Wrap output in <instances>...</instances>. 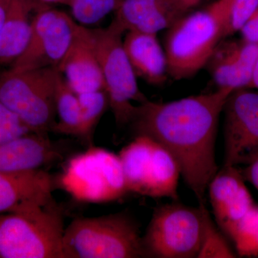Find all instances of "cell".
<instances>
[{
  "label": "cell",
  "mask_w": 258,
  "mask_h": 258,
  "mask_svg": "<svg viewBox=\"0 0 258 258\" xmlns=\"http://www.w3.org/2000/svg\"><path fill=\"white\" fill-rule=\"evenodd\" d=\"M91 29L110 108L118 125L129 124L137 106L148 98L141 91L123 46L125 33L113 20L104 28Z\"/></svg>",
  "instance_id": "ba28073f"
},
{
  "label": "cell",
  "mask_w": 258,
  "mask_h": 258,
  "mask_svg": "<svg viewBox=\"0 0 258 258\" xmlns=\"http://www.w3.org/2000/svg\"><path fill=\"white\" fill-rule=\"evenodd\" d=\"M208 189L217 224L229 237L237 222L255 205L245 180L237 166H223Z\"/></svg>",
  "instance_id": "8fae6325"
},
{
  "label": "cell",
  "mask_w": 258,
  "mask_h": 258,
  "mask_svg": "<svg viewBox=\"0 0 258 258\" xmlns=\"http://www.w3.org/2000/svg\"><path fill=\"white\" fill-rule=\"evenodd\" d=\"M64 229L55 203L0 214V258H64Z\"/></svg>",
  "instance_id": "3957f363"
},
{
  "label": "cell",
  "mask_w": 258,
  "mask_h": 258,
  "mask_svg": "<svg viewBox=\"0 0 258 258\" xmlns=\"http://www.w3.org/2000/svg\"><path fill=\"white\" fill-rule=\"evenodd\" d=\"M123 46L137 79L153 86L165 83L169 76L167 59L157 35L126 32Z\"/></svg>",
  "instance_id": "ac0fdd59"
},
{
  "label": "cell",
  "mask_w": 258,
  "mask_h": 258,
  "mask_svg": "<svg viewBox=\"0 0 258 258\" xmlns=\"http://www.w3.org/2000/svg\"><path fill=\"white\" fill-rule=\"evenodd\" d=\"M59 72L78 95L105 90L91 29L80 25Z\"/></svg>",
  "instance_id": "7c38bea8"
},
{
  "label": "cell",
  "mask_w": 258,
  "mask_h": 258,
  "mask_svg": "<svg viewBox=\"0 0 258 258\" xmlns=\"http://www.w3.org/2000/svg\"><path fill=\"white\" fill-rule=\"evenodd\" d=\"M59 158L60 151L47 134L29 132L0 144V171L3 172L42 169Z\"/></svg>",
  "instance_id": "2e32d148"
},
{
  "label": "cell",
  "mask_w": 258,
  "mask_h": 258,
  "mask_svg": "<svg viewBox=\"0 0 258 258\" xmlns=\"http://www.w3.org/2000/svg\"><path fill=\"white\" fill-rule=\"evenodd\" d=\"M64 258L145 257L139 226L125 213L74 220L64 229Z\"/></svg>",
  "instance_id": "277c9868"
},
{
  "label": "cell",
  "mask_w": 258,
  "mask_h": 258,
  "mask_svg": "<svg viewBox=\"0 0 258 258\" xmlns=\"http://www.w3.org/2000/svg\"><path fill=\"white\" fill-rule=\"evenodd\" d=\"M53 68L0 72V102L30 132L47 134L55 124V94L59 76Z\"/></svg>",
  "instance_id": "5b68a950"
},
{
  "label": "cell",
  "mask_w": 258,
  "mask_h": 258,
  "mask_svg": "<svg viewBox=\"0 0 258 258\" xmlns=\"http://www.w3.org/2000/svg\"><path fill=\"white\" fill-rule=\"evenodd\" d=\"M236 254L227 243L223 235L212 221L210 214H208L205 222V231L201 247L198 257H235Z\"/></svg>",
  "instance_id": "cb8c5ba5"
},
{
  "label": "cell",
  "mask_w": 258,
  "mask_h": 258,
  "mask_svg": "<svg viewBox=\"0 0 258 258\" xmlns=\"http://www.w3.org/2000/svg\"><path fill=\"white\" fill-rule=\"evenodd\" d=\"M223 112V166L247 165L258 158V90L243 88L232 91Z\"/></svg>",
  "instance_id": "30bf717a"
},
{
  "label": "cell",
  "mask_w": 258,
  "mask_h": 258,
  "mask_svg": "<svg viewBox=\"0 0 258 258\" xmlns=\"http://www.w3.org/2000/svg\"><path fill=\"white\" fill-rule=\"evenodd\" d=\"M229 237L241 257H257L258 205H254L242 217Z\"/></svg>",
  "instance_id": "7402d4cb"
},
{
  "label": "cell",
  "mask_w": 258,
  "mask_h": 258,
  "mask_svg": "<svg viewBox=\"0 0 258 258\" xmlns=\"http://www.w3.org/2000/svg\"><path fill=\"white\" fill-rule=\"evenodd\" d=\"M59 184L80 203H110L128 192L118 155L93 146L69 159Z\"/></svg>",
  "instance_id": "52a82bcc"
},
{
  "label": "cell",
  "mask_w": 258,
  "mask_h": 258,
  "mask_svg": "<svg viewBox=\"0 0 258 258\" xmlns=\"http://www.w3.org/2000/svg\"><path fill=\"white\" fill-rule=\"evenodd\" d=\"M185 14L173 0H123L113 20L125 32L157 35Z\"/></svg>",
  "instance_id": "9a60e30c"
},
{
  "label": "cell",
  "mask_w": 258,
  "mask_h": 258,
  "mask_svg": "<svg viewBox=\"0 0 258 258\" xmlns=\"http://www.w3.org/2000/svg\"><path fill=\"white\" fill-rule=\"evenodd\" d=\"M78 26L74 18L63 11L50 6L39 10L32 21L28 47L11 67L58 69L71 47Z\"/></svg>",
  "instance_id": "9c48e42d"
},
{
  "label": "cell",
  "mask_w": 258,
  "mask_h": 258,
  "mask_svg": "<svg viewBox=\"0 0 258 258\" xmlns=\"http://www.w3.org/2000/svg\"><path fill=\"white\" fill-rule=\"evenodd\" d=\"M257 59V45L242 40L240 42L222 40L206 66L218 88L235 91L250 88Z\"/></svg>",
  "instance_id": "4fadbf2b"
},
{
  "label": "cell",
  "mask_w": 258,
  "mask_h": 258,
  "mask_svg": "<svg viewBox=\"0 0 258 258\" xmlns=\"http://www.w3.org/2000/svg\"><path fill=\"white\" fill-rule=\"evenodd\" d=\"M257 8L258 0H232L227 20L226 37L240 31L242 25Z\"/></svg>",
  "instance_id": "d4e9b609"
},
{
  "label": "cell",
  "mask_w": 258,
  "mask_h": 258,
  "mask_svg": "<svg viewBox=\"0 0 258 258\" xmlns=\"http://www.w3.org/2000/svg\"><path fill=\"white\" fill-rule=\"evenodd\" d=\"M52 189V177L42 169L0 171V214L16 211L30 205L55 203Z\"/></svg>",
  "instance_id": "5bb4252c"
},
{
  "label": "cell",
  "mask_w": 258,
  "mask_h": 258,
  "mask_svg": "<svg viewBox=\"0 0 258 258\" xmlns=\"http://www.w3.org/2000/svg\"><path fill=\"white\" fill-rule=\"evenodd\" d=\"M208 212L206 205L191 208L171 203L159 207L142 237L145 257H198Z\"/></svg>",
  "instance_id": "8992f818"
},
{
  "label": "cell",
  "mask_w": 258,
  "mask_h": 258,
  "mask_svg": "<svg viewBox=\"0 0 258 258\" xmlns=\"http://www.w3.org/2000/svg\"><path fill=\"white\" fill-rule=\"evenodd\" d=\"M232 0H217L207 8L185 14L164 38L168 74L179 81L195 76L208 63L218 44L226 38Z\"/></svg>",
  "instance_id": "7a4b0ae2"
},
{
  "label": "cell",
  "mask_w": 258,
  "mask_h": 258,
  "mask_svg": "<svg viewBox=\"0 0 258 258\" xmlns=\"http://www.w3.org/2000/svg\"><path fill=\"white\" fill-rule=\"evenodd\" d=\"M81 105V130L79 139L91 144L97 125L110 108L109 98L106 90L93 91L79 95Z\"/></svg>",
  "instance_id": "44dd1931"
},
{
  "label": "cell",
  "mask_w": 258,
  "mask_h": 258,
  "mask_svg": "<svg viewBox=\"0 0 258 258\" xmlns=\"http://www.w3.org/2000/svg\"><path fill=\"white\" fill-rule=\"evenodd\" d=\"M55 105L57 120L52 132L79 138L81 119L79 95L71 89L60 73L56 84Z\"/></svg>",
  "instance_id": "ffe728a7"
},
{
  "label": "cell",
  "mask_w": 258,
  "mask_h": 258,
  "mask_svg": "<svg viewBox=\"0 0 258 258\" xmlns=\"http://www.w3.org/2000/svg\"><path fill=\"white\" fill-rule=\"evenodd\" d=\"M232 91L218 88L168 103L147 100L137 106L128 124L135 137H149L170 153L201 205H206L207 190L219 170L215 159L217 128Z\"/></svg>",
  "instance_id": "6da1fadb"
},
{
  "label": "cell",
  "mask_w": 258,
  "mask_h": 258,
  "mask_svg": "<svg viewBox=\"0 0 258 258\" xmlns=\"http://www.w3.org/2000/svg\"><path fill=\"white\" fill-rule=\"evenodd\" d=\"M123 0H71L72 17L80 25L88 27L100 23L119 8Z\"/></svg>",
  "instance_id": "603a6c76"
},
{
  "label": "cell",
  "mask_w": 258,
  "mask_h": 258,
  "mask_svg": "<svg viewBox=\"0 0 258 258\" xmlns=\"http://www.w3.org/2000/svg\"><path fill=\"white\" fill-rule=\"evenodd\" d=\"M154 144L152 139L138 136L118 154L128 192L144 195L147 168Z\"/></svg>",
  "instance_id": "d6986e66"
},
{
  "label": "cell",
  "mask_w": 258,
  "mask_h": 258,
  "mask_svg": "<svg viewBox=\"0 0 258 258\" xmlns=\"http://www.w3.org/2000/svg\"><path fill=\"white\" fill-rule=\"evenodd\" d=\"M35 1L40 4L50 7L55 5H66L70 7L71 3V0H35Z\"/></svg>",
  "instance_id": "4dcf8cb0"
},
{
  "label": "cell",
  "mask_w": 258,
  "mask_h": 258,
  "mask_svg": "<svg viewBox=\"0 0 258 258\" xmlns=\"http://www.w3.org/2000/svg\"><path fill=\"white\" fill-rule=\"evenodd\" d=\"M239 32L242 35V40L258 45V8Z\"/></svg>",
  "instance_id": "4316f807"
},
{
  "label": "cell",
  "mask_w": 258,
  "mask_h": 258,
  "mask_svg": "<svg viewBox=\"0 0 258 258\" xmlns=\"http://www.w3.org/2000/svg\"><path fill=\"white\" fill-rule=\"evenodd\" d=\"M241 172L244 180L250 182L258 191V158L247 164Z\"/></svg>",
  "instance_id": "83f0119b"
},
{
  "label": "cell",
  "mask_w": 258,
  "mask_h": 258,
  "mask_svg": "<svg viewBox=\"0 0 258 258\" xmlns=\"http://www.w3.org/2000/svg\"><path fill=\"white\" fill-rule=\"evenodd\" d=\"M30 130L0 102V144L29 133Z\"/></svg>",
  "instance_id": "484cf974"
},
{
  "label": "cell",
  "mask_w": 258,
  "mask_h": 258,
  "mask_svg": "<svg viewBox=\"0 0 258 258\" xmlns=\"http://www.w3.org/2000/svg\"><path fill=\"white\" fill-rule=\"evenodd\" d=\"M12 0H0V29L3 26Z\"/></svg>",
  "instance_id": "f546056e"
},
{
  "label": "cell",
  "mask_w": 258,
  "mask_h": 258,
  "mask_svg": "<svg viewBox=\"0 0 258 258\" xmlns=\"http://www.w3.org/2000/svg\"><path fill=\"white\" fill-rule=\"evenodd\" d=\"M45 7L35 0H12L0 29V66L11 67L23 55L31 37L34 17Z\"/></svg>",
  "instance_id": "e0dca14e"
},
{
  "label": "cell",
  "mask_w": 258,
  "mask_h": 258,
  "mask_svg": "<svg viewBox=\"0 0 258 258\" xmlns=\"http://www.w3.org/2000/svg\"><path fill=\"white\" fill-rule=\"evenodd\" d=\"M250 88H254V89L258 90V59L257 62H256L255 66H254Z\"/></svg>",
  "instance_id": "1f68e13d"
},
{
  "label": "cell",
  "mask_w": 258,
  "mask_h": 258,
  "mask_svg": "<svg viewBox=\"0 0 258 258\" xmlns=\"http://www.w3.org/2000/svg\"><path fill=\"white\" fill-rule=\"evenodd\" d=\"M202 1L203 0H173V2L179 7L180 9L186 13L200 5Z\"/></svg>",
  "instance_id": "f1b7e54d"
}]
</instances>
